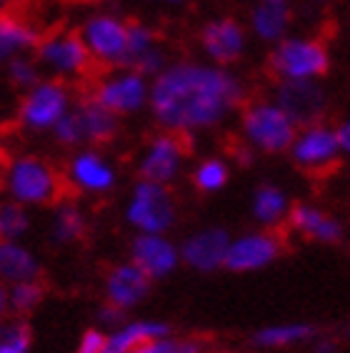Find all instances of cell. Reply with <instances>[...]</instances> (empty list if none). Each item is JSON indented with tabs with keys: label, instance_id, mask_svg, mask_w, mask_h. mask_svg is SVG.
I'll use <instances>...</instances> for the list:
<instances>
[{
	"label": "cell",
	"instance_id": "6da1fadb",
	"mask_svg": "<svg viewBox=\"0 0 350 353\" xmlns=\"http://www.w3.org/2000/svg\"><path fill=\"white\" fill-rule=\"evenodd\" d=\"M245 83L213 63H168L150 83L148 108L163 130L188 138L220 125L243 108Z\"/></svg>",
	"mask_w": 350,
	"mask_h": 353
},
{
	"label": "cell",
	"instance_id": "7a4b0ae2",
	"mask_svg": "<svg viewBox=\"0 0 350 353\" xmlns=\"http://www.w3.org/2000/svg\"><path fill=\"white\" fill-rule=\"evenodd\" d=\"M8 196L21 205H50L65 198L68 181L45 158L21 156L13 158L3 176Z\"/></svg>",
	"mask_w": 350,
	"mask_h": 353
},
{
	"label": "cell",
	"instance_id": "3957f363",
	"mask_svg": "<svg viewBox=\"0 0 350 353\" xmlns=\"http://www.w3.org/2000/svg\"><path fill=\"white\" fill-rule=\"evenodd\" d=\"M268 70L276 81H320L330 70V50L313 35H285L270 48Z\"/></svg>",
	"mask_w": 350,
	"mask_h": 353
},
{
	"label": "cell",
	"instance_id": "277c9868",
	"mask_svg": "<svg viewBox=\"0 0 350 353\" xmlns=\"http://www.w3.org/2000/svg\"><path fill=\"white\" fill-rule=\"evenodd\" d=\"M298 125L276 101H253L240 110L243 143L256 153L280 156L290 148Z\"/></svg>",
	"mask_w": 350,
	"mask_h": 353
},
{
	"label": "cell",
	"instance_id": "5b68a950",
	"mask_svg": "<svg viewBox=\"0 0 350 353\" xmlns=\"http://www.w3.org/2000/svg\"><path fill=\"white\" fill-rule=\"evenodd\" d=\"M285 153H288L290 163L296 165L298 170L316 178L336 170L338 163L343 161V150H340V143H338L336 125H330L325 121L300 125Z\"/></svg>",
	"mask_w": 350,
	"mask_h": 353
},
{
	"label": "cell",
	"instance_id": "8992f818",
	"mask_svg": "<svg viewBox=\"0 0 350 353\" xmlns=\"http://www.w3.org/2000/svg\"><path fill=\"white\" fill-rule=\"evenodd\" d=\"M125 221L138 233H168L178 221V203L168 185L138 181L125 205Z\"/></svg>",
	"mask_w": 350,
	"mask_h": 353
},
{
	"label": "cell",
	"instance_id": "52a82bcc",
	"mask_svg": "<svg viewBox=\"0 0 350 353\" xmlns=\"http://www.w3.org/2000/svg\"><path fill=\"white\" fill-rule=\"evenodd\" d=\"M90 98L101 103L103 108L115 113V116H133L138 110L148 105L150 83L145 75L130 68H118L113 73L103 75L101 81H95Z\"/></svg>",
	"mask_w": 350,
	"mask_h": 353
},
{
	"label": "cell",
	"instance_id": "ba28073f",
	"mask_svg": "<svg viewBox=\"0 0 350 353\" xmlns=\"http://www.w3.org/2000/svg\"><path fill=\"white\" fill-rule=\"evenodd\" d=\"M78 33L93 63H101L105 68H123L128 50V21L113 13H95L83 23Z\"/></svg>",
	"mask_w": 350,
	"mask_h": 353
},
{
	"label": "cell",
	"instance_id": "9c48e42d",
	"mask_svg": "<svg viewBox=\"0 0 350 353\" xmlns=\"http://www.w3.org/2000/svg\"><path fill=\"white\" fill-rule=\"evenodd\" d=\"M188 158V145H185V136L163 130L158 136H153L145 148L138 156V178L141 181H150V183L170 185L175 178L181 176L183 163Z\"/></svg>",
	"mask_w": 350,
	"mask_h": 353
},
{
	"label": "cell",
	"instance_id": "30bf717a",
	"mask_svg": "<svg viewBox=\"0 0 350 353\" xmlns=\"http://www.w3.org/2000/svg\"><path fill=\"white\" fill-rule=\"evenodd\" d=\"M280 256H283V238L276 231L258 228L240 236H230L223 268L233 273H256L273 265Z\"/></svg>",
	"mask_w": 350,
	"mask_h": 353
},
{
	"label": "cell",
	"instance_id": "8fae6325",
	"mask_svg": "<svg viewBox=\"0 0 350 353\" xmlns=\"http://www.w3.org/2000/svg\"><path fill=\"white\" fill-rule=\"evenodd\" d=\"M35 53H38L41 65H45L58 75L83 78L93 68V58L88 53L78 30H55V33L41 35Z\"/></svg>",
	"mask_w": 350,
	"mask_h": 353
},
{
	"label": "cell",
	"instance_id": "7c38bea8",
	"mask_svg": "<svg viewBox=\"0 0 350 353\" xmlns=\"http://www.w3.org/2000/svg\"><path fill=\"white\" fill-rule=\"evenodd\" d=\"M70 110V90L63 81L35 83L18 108V121L28 130H50Z\"/></svg>",
	"mask_w": 350,
	"mask_h": 353
},
{
	"label": "cell",
	"instance_id": "4fadbf2b",
	"mask_svg": "<svg viewBox=\"0 0 350 353\" xmlns=\"http://www.w3.org/2000/svg\"><path fill=\"white\" fill-rule=\"evenodd\" d=\"M198 43L213 65L228 68V65L240 61L248 50V28L230 15L213 18L200 28Z\"/></svg>",
	"mask_w": 350,
	"mask_h": 353
},
{
	"label": "cell",
	"instance_id": "5bb4252c",
	"mask_svg": "<svg viewBox=\"0 0 350 353\" xmlns=\"http://www.w3.org/2000/svg\"><path fill=\"white\" fill-rule=\"evenodd\" d=\"M273 101L288 113L298 128L323 121L328 110V95L320 81H278Z\"/></svg>",
	"mask_w": 350,
	"mask_h": 353
},
{
	"label": "cell",
	"instance_id": "9a60e30c",
	"mask_svg": "<svg viewBox=\"0 0 350 353\" xmlns=\"http://www.w3.org/2000/svg\"><path fill=\"white\" fill-rule=\"evenodd\" d=\"M285 225L300 238L310 241V243L338 245L343 243L345 238V225L340 218L316 203H305V201H298V203L290 205Z\"/></svg>",
	"mask_w": 350,
	"mask_h": 353
},
{
	"label": "cell",
	"instance_id": "2e32d148",
	"mask_svg": "<svg viewBox=\"0 0 350 353\" xmlns=\"http://www.w3.org/2000/svg\"><path fill=\"white\" fill-rule=\"evenodd\" d=\"M130 261L150 281H161L181 265V251L165 233H138L130 243Z\"/></svg>",
	"mask_w": 350,
	"mask_h": 353
},
{
	"label": "cell",
	"instance_id": "e0dca14e",
	"mask_svg": "<svg viewBox=\"0 0 350 353\" xmlns=\"http://www.w3.org/2000/svg\"><path fill=\"white\" fill-rule=\"evenodd\" d=\"M230 233L220 225H208L200 231L190 233L183 245H178L181 251V263H185L193 271L200 273H213L223 268L225 253H228Z\"/></svg>",
	"mask_w": 350,
	"mask_h": 353
},
{
	"label": "cell",
	"instance_id": "ac0fdd59",
	"mask_svg": "<svg viewBox=\"0 0 350 353\" xmlns=\"http://www.w3.org/2000/svg\"><path fill=\"white\" fill-rule=\"evenodd\" d=\"M68 185L83 190V193H110L118 183V173L103 153L93 148L78 150L68 163Z\"/></svg>",
	"mask_w": 350,
	"mask_h": 353
},
{
	"label": "cell",
	"instance_id": "d6986e66",
	"mask_svg": "<svg viewBox=\"0 0 350 353\" xmlns=\"http://www.w3.org/2000/svg\"><path fill=\"white\" fill-rule=\"evenodd\" d=\"M150 288H153V281L133 261L115 263L105 273V303L121 308L125 313L148 299Z\"/></svg>",
	"mask_w": 350,
	"mask_h": 353
},
{
	"label": "cell",
	"instance_id": "ffe728a7",
	"mask_svg": "<svg viewBox=\"0 0 350 353\" xmlns=\"http://www.w3.org/2000/svg\"><path fill=\"white\" fill-rule=\"evenodd\" d=\"M293 26V10L290 3H253L248 15V33H253L265 46H276L290 35Z\"/></svg>",
	"mask_w": 350,
	"mask_h": 353
},
{
	"label": "cell",
	"instance_id": "44dd1931",
	"mask_svg": "<svg viewBox=\"0 0 350 353\" xmlns=\"http://www.w3.org/2000/svg\"><path fill=\"white\" fill-rule=\"evenodd\" d=\"M75 116L81 121L83 128V141L93 143V145H103L118 138L121 133V118L105 110L101 103H95L90 95H83L81 101L73 105Z\"/></svg>",
	"mask_w": 350,
	"mask_h": 353
},
{
	"label": "cell",
	"instance_id": "7402d4cb",
	"mask_svg": "<svg viewBox=\"0 0 350 353\" xmlns=\"http://www.w3.org/2000/svg\"><path fill=\"white\" fill-rule=\"evenodd\" d=\"M290 205H293L290 196L276 183H260L250 198V213L265 231H278L280 225H285Z\"/></svg>",
	"mask_w": 350,
	"mask_h": 353
},
{
	"label": "cell",
	"instance_id": "603a6c76",
	"mask_svg": "<svg viewBox=\"0 0 350 353\" xmlns=\"http://www.w3.org/2000/svg\"><path fill=\"white\" fill-rule=\"evenodd\" d=\"M170 333H173V328L165 321H153V319L128 321L118 331L105 336V353H130L133 348L155 339H165Z\"/></svg>",
	"mask_w": 350,
	"mask_h": 353
},
{
	"label": "cell",
	"instance_id": "cb8c5ba5",
	"mask_svg": "<svg viewBox=\"0 0 350 353\" xmlns=\"http://www.w3.org/2000/svg\"><path fill=\"white\" fill-rule=\"evenodd\" d=\"M318 328L305 321H296V323H273V326H262L250 336V343L262 351H278V348H290L300 346L308 341H316Z\"/></svg>",
	"mask_w": 350,
	"mask_h": 353
},
{
	"label": "cell",
	"instance_id": "d4e9b609",
	"mask_svg": "<svg viewBox=\"0 0 350 353\" xmlns=\"http://www.w3.org/2000/svg\"><path fill=\"white\" fill-rule=\"evenodd\" d=\"M38 41H41V33L25 18L0 10V63H8L23 50L35 48Z\"/></svg>",
	"mask_w": 350,
	"mask_h": 353
},
{
	"label": "cell",
	"instance_id": "484cf974",
	"mask_svg": "<svg viewBox=\"0 0 350 353\" xmlns=\"http://www.w3.org/2000/svg\"><path fill=\"white\" fill-rule=\"evenodd\" d=\"M38 276H41V263L33 253L18 241L0 238V279H6L8 283H21Z\"/></svg>",
	"mask_w": 350,
	"mask_h": 353
},
{
	"label": "cell",
	"instance_id": "4316f807",
	"mask_svg": "<svg viewBox=\"0 0 350 353\" xmlns=\"http://www.w3.org/2000/svg\"><path fill=\"white\" fill-rule=\"evenodd\" d=\"M88 231L85 223V213L81 211V205L70 203V201H63L58 205L53 218V238L55 243H75L81 241Z\"/></svg>",
	"mask_w": 350,
	"mask_h": 353
},
{
	"label": "cell",
	"instance_id": "83f0119b",
	"mask_svg": "<svg viewBox=\"0 0 350 353\" xmlns=\"http://www.w3.org/2000/svg\"><path fill=\"white\" fill-rule=\"evenodd\" d=\"M190 183L198 193H218L230 183V165L218 156L203 158L190 173Z\"/></svg>",
	"mask_w": 350,
	"mask_h": 353
},
{
	"label": "cell",
	"instance_id": "f1b7e54d",
	"mask_svg": "<svg viewBox=\"0 0 350 353\" xmlns=\"http://www.w3.org/2000/svg\"><path fill=\"white\" fill-rule=\"evenodd\" d=\"M155 48H161V43H158V33L153 28L141 21H128V50H125L123 68H133L143 55H148Z\"/></svg>",
	"mask_w": 350,
	"mask_h": 353
},
{
	"label": "cell",
	"instance_id": "f546056e",
	"mask_svg": "<svg viewBox=\"0 0 350 353\" xmlns=\"http://www.w3.org/2000/svg\"><path fill=\"white\" fill-rule=\"evenodd\" d=\"M45 296V288L38 279L33 281H21V283H13V288L8 291V306L15 313H30Z\"/></svg>",
	"mask_w": 350,
	"mask_h": 353
},
{
	"label": "cell",
	"instance_id": "4dcf8cb0",
	"mask_svg": "<svg viewBox=\"0 0 350 353\" xmlns=\"http://www.w3.org/2000/svg\"><path fill=\"white\" fill-rule=\"evenodd\" d=\"M28 228H30V216H28L25 205L15 203V201L0 203V238L15 241Z\"/></svg>",
	"mask_w": 350,
	"mask_h": 353
},
{
	"label": "cell",
	"instance_id": "1f68e13d",
	"mask_svg": "<svg viewBox=\"0 0 350 353\" xmlns=\"http://www.w3.org/2000/svg\"><path fill=\"white\" fill-rule=\"evenodd\" d=\"M130 353H205V343L198 339H155L143 343V346L133 348Z\"/></svg>",
	"mask_w": 350,
	"mask_h": 353
},
{
	"label": "cell",
	"instance_id": "d6a6232c",
	"mask_svg": "<svg viewBox=\"0 0 350 353\" xmlns=\"http://www.w3.org/2000/svg\"><path fill=\"white\" fill-rule=\"evenodd\" d=\"M8 78H10V83H13L15 88L30 90L35 83H41V70H38V63L35 61L15 55V58L8 61Z\"/></svg>",
	"mask_w": 350,
	"mask_h": 353
},
{
	"label": "cell",
	"instance_id": "836d02e7",
	"mask_svg": "<svg viewBox=\"0 0 350 353\" xmlns=\"http://www.w3.org/2000/svg\"><path fill=\"white\" fill-rule=\"evenodd\" d=\"M50 130H53L55 141L61 143V145H65V148H75V145H83V143H85L83 141L81 121H78V116H75L73 105H70V110H68L65 116L55 123Z\"/></svg>",
	"mask_w": 350,
	"mask_h": 353
},
{
	"label": "cell",
	"instance_id": "e575fe53",
	"mask_svg": "<svg viewBox=\"0 0 350 353\" xmlns=\"http://www.w3.org/2000/svg\"><path fill=\"white\" fill-rule=\"evenodd\" d=\"M30 348V328L25 323H10L0 331V353H28Z\"/></svg>",
	"mask_w": 350,
	"mask_h": 353
},
{
	"label": "cell",
	"instance_id": "d590c367",
	"mask_svg": "<svg viewBox=\"0 0 350 353\" xmlns=\"http://www.w3.org/2000/svg\"><path fill=\"white\" fill-rule=\"evenodd\" d=\"M75 353H105V333L98 328H88L81 336L78 351Z\"/></svg>",
	"mask_w": 350,
	"mask_h": 353
},
{
	"label": "cell",
	"instance_id": "8d00e7d4",
	"mask_svg": "<svg viewBox=\"0 0 350 353\" xmlns=\"http://www.w3.org/2000/svg\"><path fill=\"white\" fill-rule=\"evenodd\" d=\"M338 143H340V150H343V158H350V116H345L343 121L336 125Z\"/></svg>",
	"mask_w": 350,
	"mask_h": 353
},
{
	"label": "cell",
	"instance_id": "74e56055",
	"mask_svg": "<svg viewBox=\"0 0 350 353\" xmlns=\"http://www.w3.org/2000/svg\"><path fill=\"white\" fill-rule=\"evenodd\" d=\"M98 319L105 321V323H121L123 319H125V311H121V308L110 306V303H105V306L98 311Z\"/></svg>",
	"mask_w": 350,
	"mask_h": 353
},
{
	"label": "cell",
	"instance_id": "f35d334b",
	"mask_svg": "<svg viewBox=\"0 0 350 353\" xmlns=\"http://www.w3.org/2000/svg\"><path fill=\"white\" fill-rule=\"evenodd\" d=\"M313 353H338V346L328 339H318L316 346H313Z\"/></svg>",
	"mask_w": 350,
	"mask_h": 353
},
{
	"label": "cell",
	"instance_id": "ab89813d",
	"mask_svg": "<svg viewBox=\"0 0 350 353\" xmlns=\"http://www.w3.org/2000/svg\"><path fill=\"white\" fill-rule=\"evenodd\" d=\"M8 311H10V306H8V291L6 288H0V316Z\"/></svg>",
	"mask_w": 350,
	"mask_h": 353
},
{
	"label": "cell",
	"instance_id": "60d3db41",
	"mask_svg": "<svg viewBox=\"0 0 350 353\" xmlns=\"http://www.w3.org/2000/svg\"><path fill=\"white\" fill-rule=\"evenodd\" d=\"M148 3H158V6H183L185 0H148Z\"/></svg>",
	"mask_w": 350,
	"mask_h": 353
},
{
	"label": "cell",
	"instance_id": "b9f144b4",
	"mask_svg": "<svg viewBox=\"0 0 350 353\" xmlns=\"http://www.w3.org/2000/svg\"><path fill=\"white\" fill-rule=\"evenodd\" d=\"M253 3H285V0H253Z\"/></svg>",
	"mask_w": 350,
	"mask_h": 353
},
{
	"label": "cell",
	"instance_id": "7bdbcfd3",
	"mask_svg": "<svg viewBox=\"0 0 350 353\" xmlns=\"http://www.w3.org/2000/svg\"><path fill=\"white\" fill-rule=\"evenodd\" d=\"M313 3H318V6H325V3H333V0H313Z\"/></svg>",
	"mask_w": 350,
	"mask_h": 353
},
{
	"label": "cell",
	"instance_id": "ee69618b",
	"mask_svg": "<svg viewBox=\"0 0 350 353\" xmlns=\"http://www.w3.org/2000/svg\"><path fill=\"white\" fill-rule=\"evenodd\" d=\"M81 3H101V0H81Z\"/></svg>",
	"mask_w": 350,
	"mask_h": 353
},
{
	"label": "cell",
	"instance_id": "f6af8a7d",
	"mask_svg": "<svg viewBox=\"0 0 350 353\" xmlns=\"http://www.w3.org/2000/svg\"><path fill=\"white\" fill-rule=\"evenodd\" d=\"M3 3H6V0H0V10H3Z\"/></svg>",
	"mask_w": 350,
	"mask_h": 353
},
{
	"label": "cell",
	"instance_id": "bcb514c9",
	"mask_svg": "<svg viewBox=\"0 0 350 353\" xmlns=\"http://www.w3.org/2000/svg\"><path fill=\"white\" fill-rule=\"evenodd\" d=\"M348 336H350V328H348Z\"/></svg>",
	"mask_w": 350,
	"mask_h": 353
}]
</instances>
